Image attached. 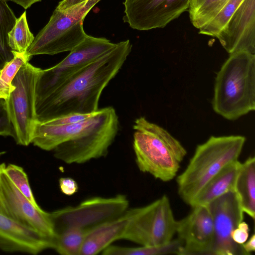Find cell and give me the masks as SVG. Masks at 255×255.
Returning <instances> with one entry per match:
<instances>
[{"instance_id": "cell-1", "label": "cell", "mask_w": 255, "mask_h": 255, "mask_svg": "<svg viewBox=\"0 0 255 255\" xmlns=\"http://www.w3.org/2000/svg\"><path fill=\"white\" fill-rule=\"evenodd\" d=\"M131 48L129 40L116 43L54 91L36 101L37 121L45 122L72 114H91L98 110L104 89L118 73Z\"/></svg>"}, {"instance_id": "cell-2", "label": "cell", "mask_w": 255, "mask_h": 255, "mask_svg": "<svg viewBox=\"0 0 255 255\" xmlns=\"http://www.w3.org/2000/svg\"><path fill=\"white\" fill-rule=\"evenodd\" d=\"M118 116L113 107L99 109L89 118L64 125L44 124L45 145L54 156L66 164H83L106 156L119 130Z\"/></svg>"}, {"instance_id": "cell-3", "label": "cell", "mask_w": 255, "mask_h": 255, "mask_svg": "<svg viewBox=\"0 0 255 255\" xmlns=\"http://www.w3.org/2000/svg\"><path fill=\"white\" fill-rule=\"evenodd\" d=\"M212 105L217 114L229 120L255 110V54H230L217 73Z\"/></svg>"}, {"instance_id": "cell-4", "label": "cell", "mask_w": 255, "mask_h": 255, "mask_svg": "<svg viewBox=\"0 0 255 255\" xmlns=\"http://www.w3.org/2000/svg\"><path fill=\"white\" fill-rule=\"evenodd\" d=\"M133 128V148L139 170L163 182L174 178L187 153L180 142L143 117L136 119Z\"/></svg>"}, {"instance_id": "cell-5", "label": "cell", "mask_w": 255, "mask_h": 255, "mask_svg": "<svg viewBox=\"0 0 255 255\" xmlns=\"http://www.w3.org/2000/svg\"><path fill=\"white\" fill-rule=\"evenodd\" d=\"M245 141L242 135L211 136L198 145L186 168L176 179L181 199L190 205L214 176L229 163L238 160Z\"/></svg>"}, {"instance_id": "cell-6", "label": "cell", "mask_w": 255, "mask_h": 255, "mask_svg": "<svg viewBox=\"0 0 255 255\" xmlns=\"http://www.w3.org/2000/svg\"><path fill=\"white\" fill-rule=\"evenodd\" d=\"M100 0H88L64 10L55 8L47 24L38 32L27 50L33 56L53 55L70 51L87 35L83 21L91 9Z\"/></svg>"}, {"instance_id": "cell-7", "label": "cell", "mask_w": 255, "mask_h": 255, "mask_svg": "<svg viewBox=\"0 0 255 255\" xmlns=\"http://www.w3.org/2000/svg\"><path fill=\"white\" fill-rule=\"evenodd\" d=\"M127 212L128 222L123 240L140 246H154L170 241L176 233L177 221L165 195L146 206L128 209Z\"/></svg>"}, {"instance_id": "cell-8", "label": "cell", "mask_w": 255, "mask_h": 255, "mask_svg": "<svg viewBox=\"0 0 255 255\" xmlns=\"http://www.w3.org/2000/svg\"><path fill=\"white\" fill-rule=\"evenodd\" d=\"M40 69L28 62L24 64L12 81L13 91L5 100L15 130L14 140L20 145L31 143L37 122L35 89Z\"/></svg>"}, {"instance_id": "cell-9", "label": "cell", "mask_w": 255, "mask_h": 255, "mask_svg": "<svg viewBox=\"0 0 255 255\" xmlns=\"http://www.w3.org/2000/svg\"><path fill=\"white\" fill-rule=\"evenodd\" d=\"M115 45L106 38L87 35L59 63L46 69H40L36 84V102L54 91L74 74Z\"/></svg>"}, {"instance_id": "cell-10", "label": "cell", "mask_w": 255, "mask_h": 255, "mask_svg": "<svg viewBox=\"0 0 255 255\" xmlns=\"http://www.w3.org/2000/svg\"><path fill=\"white\" fill-rule=\"evenodd\" d=\"M129 201L125 195L111 197H94L77 205L50 212L55 234L72 227L88 229L123 215Z\"/></svg>"}, {"instance_id": "cell-11", "label": "cell", "mask_w": 255, "mask_h": 255, "mask_svg": "<svg viewBox=\"0 0 255 255\" xmlns=\"http://www.w3.org/2000/svg\"><path fill=\"white\" fill-rule=\"evenodd\" d=\"M0 164V213L52 241L55 233L50 213L31 203L15 187Z\"/></svg>"}, {"instance_id": "cell-12", "label": "cell", "mask_w": 255, "mask_h": 255, "mask_svg": "<svg viewBox=\"0 0 255 255\" xmlns=\"http://www.w3.org/2000/svg\"><path fill=\"white\" fill-rule=\"evenodd\" d=\"M207 205L214 230L211 255H248L231 237L232 232L243 221L244 214L235 191H229Z\"/></svg>"}, {"instance_id": "cell-13", "label": "cell", "mask_w": 255, "mask_h": 255, "mask_svg": "<svg viewBox=\"0 0 255 255\" xmlns=\"http://www.w3.org/2000/svg\"><path fill=\"white\" fill-rule=\"evenodd\" d=\"M192 0H125L123 20L138 30L163 28L189 9Z\"/></svg>"}, {"instance_id": "cell-14", "label": "cell", "mask_w": 255, "mask_h": 255, "mask_svg": "<svg viewBox=\"0 0 255 255\" xmlns=\"http://www.w3.org/2000/svg\"><path fill=\"white\" fill-rule=\"evenodd\" d=\"M182 219L177 221L176 233L184 243L179 255H211L214 224L208 205L196 206Z\"/></svg>"}, {"instance_id": "cell-15", "label": "cell", "mask_w": 255, "mask_h": 255, "mask_svg": "<svg viewBox=\"0 0 255 255\" xmlns=\"http://www.w3.org/2000/svg\"><path fill=\"white\" fill-rule=\"evenodd\" d=\"M216 38L230 54H255V0H243Z\"/></svg>"}, {"instance_id": "cell-16", "label": "cell", "mask_w": 255, "mask_h": 255, "mask_svg": "<svg viewBox=\"0 0 255 255\" xmlns=\"http://www.w3.org/2000/svg\"><path fill=\"white\" fill-rule=\"evenodd\" d=\"M52 248L51 241L0 213V250L35 255Z\"/></svg>"}, {"instance_id": "cell-17", "label": "cell", "mask_w": 255, "mask_h": 255, "mask_svg": "<svg viewBox=\"0 0 255 255\" xmlns=\"http://www.w3.org/2000/svg\"><path fill=\"white\" fill-rule=\"evenodd\" d=\"M128 222L126 212L118 218L87 229L80 255H95L102 253L114 242L123 239Z\"/></svg>"}, {"instance_id": "cell-18", "label": "cell", "mask_w": 255, "mask_h": 255, "mask_svg": "<svg viewBox=\"0 0 255 255\" xmlns=\"http://www.w3.org/2000/svg\"><path fill=\"white\" fill-rule=\"evenodd\" d=\"M241 165L239 160L226 165L204 185L190 206L207 205L225 193L235 191Z\"/></svg>"}, {"instance_id": "cell-19", "label": "cell", "mask_w": 255, "mask_h": 255, "mask_svg": "<svg viewBox=\"0 0 255 255\" xmlns=\"http://www.w3.org/2000/svg\"><path fill=\"white\" fill-rule=\"evenodd\" d=\"M235 191L244 213L255 217V158L249 157L241 167L236 180Z\"/></svg>"}, {"instance_id": "cell-20", "label": "cell", "mask_w": 255, "mask_h": 255, "mask_svg": "<svg viewBox=\"0 0 255 255\" xmlns=\"http://www.w3.org/2000/svg\"><path fill=\"white\" fill-rule=\"evenodd\" d=\"M87 231L72 227L56 233L52 240V249L62 255H80Z\"/></svg>"}, {"instance_id": "cell-21", "label": "cell", "mask_w": 255, "mask_h": 255, "mask_svg": "<svg viewBox=\"0 0 255 255\" xmlns=\"http://www.w3.org/2000/svg\"><path fill=\"white\" fill-rule=\"evenodd\" d=\"M16 19L7 2L0 0V70L14 57L8 44V33Z\"/></svg>"}, {"instance_id": "cell-22", "label": "cell", "mask_w": 255, "mask_h": 255, "mask_svg": "<svg viewBox=\"0 0 255 255\" xmlns=\"http://www.w3.org/2000/svg\"><path fill=\"white\" fill-rule=\"evenodd\" d=\"M228 0H192L188 9L192 25L200 29L209 22Z\"/></svg>"}, {"instance_id": "cell-23", "label": "cell", "mask_w": 255, "mask_h": 255, "mask_svg": "<svg viewBox=\"0 0 255 255\" xmlns=\"http://www.w3.org/2000/svg\"><path fill=\"white\" fill-rule=\"evenodd\" d=\"M35 37L29 30L26 12L17 18L12 28L8 33V44L12 51L26 53Z\"/></svg>"}, {"instance_id": "cell-24", "label": "cell", "mask_w": 255, "mask_h": 255, "mask_svg": "<svg viewBox=\"0 0 255 255\" xmlns=\"http://www.w3.org/2000/svg\"><path fill=\"white\" fill-rule=\"evenodd\" d=\"M13 58L0 70V99L6 100L14 87L12 81L21 67L31 59L26 53L12 51Z\"/></svg>"}, {"instance_id": "cell-25", "label": "cell", "mask_w": 255, "mask_h": 255, "mask_svg": "<svg viewBox=\"0 0 255 255\" xmlns=\"http://www.w3.org/2000/svg\"><path fill=\"white\" fill-rule=\"evenodd\" d=\"M243 0H228L217 14L199 29V33L217 37Z\"/></svg>"}, {"instance_id": "cell-26", "label": "cell", "mask_w": 255, "mask_h": 255, "mask_svg": "<svg viewBox=\"0 0 255 255\" xmlns=\"http://www.w3.org/2000/svg\"><path fill=\"white\" fill-rule=\"evenodd\" d=\"M3 171L10 181L20 192L33 205L38 206L29 185L27 175L23 169L13 164H5Z\"/></svg>"}, {"instance_id": "cell-27", "label": "cell", "mask_w": 255, "mask_h": 255, "mask_svg": "<svg viewBox=\"0 0 255 255\" xmlns=\"http://www.w3.org/2000/svg\"><path fill=\"white\" fill-rule=\"evenodd\" d=\"M0 135L11 136L14 139L15 137L14 127L3 99H0Z\"/></svg>"}, {"instance_id": "cell-28", "label": "cell", "mask_w": 255, "mask_h": 255, "mask_svg": "<svg viewBox=\"0 0 255 255\" xmlns=\"http://www.w3.org/2000/svg\"><path fill=\"white\" fill-rule=\"evenodd\" d=\"M93 113L72 114L43 122L52 125H64L71 124L83 121L89 118Z\"/></svg>"}, {"instance_id": "cell-29", "label": "cell", "mask_w": 255, "mask_h": 255, "mask_svg": "<svg viewBox=\"0 0 255 255\" xmlns=\"http://www.w3.org/2000/svg\"><path fill=\"white\" fill-rule=\"evenodd\" d=\"M249 236V227L247 223L243 221L232 232V239L236 243L242 245L248 239Z\"/></svg>"}, {"instance_id": "cell-30", "label": "cell", "mask_w": 255, "mask_h": 255, "mask_svg": "<svg viewBox=\"0 0 255 255\" xmlns=\"http://www.w3.org/2000/svg\"><path fill=\"white\" fill-rule=\"evenodd\" d=\"M61 191L66 195L71 196L78 190L77 182L70 177H62L59 180Z\"/></svg>"}, {"instance_id": "cell-31", "label": "cell", "mask_w": 255, "mask_h": 255, "mask_svg": "<svg viewBox=\"0 0 255 255\" xmlns=\"http://www.w3.org/2000/svg\"><path fill=\"white\" fill-rule=\"evenodd\" d=\"M88 0H62L59 2L56 8L61 10H64Z\"/></svg>"}, {"instance_id": "cell-32", "label": "cell", "mask_w": 255, "mask_h": 255, "mask_svg": "<svg viewBox=\"0 0 255 255\" xmlns=\"http://www.w3.org/2000/svg\"><path fill=\"white\" fill-rule=\"evenodd\" d=\"M244 250L248 254L255 251V235L254 234L251 238L242 245Z\"/></svg>"}, {"instance_id": "cell-33", "label": "cell", "mask_w": 255, "mask_h": 255, "mask_svg": "<svg viewBox=\"0 0 255 255\" xmlns=\"http://www.w3.org/2000/svg\"><path fill=\"white\" fill-rule=\"evenodd\" d=\"M2 1L8 2L11 1L22 6L24 9L29 8L33 4L41 1V0H1Z\"/></svg>"}]
</instances>
